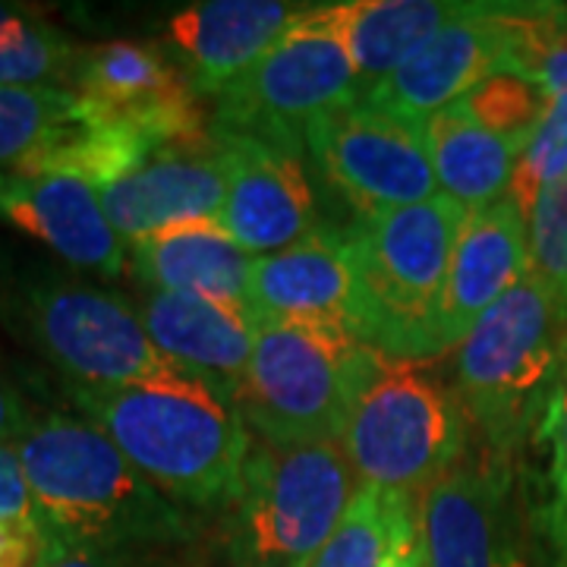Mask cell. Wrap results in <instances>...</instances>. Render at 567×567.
I'll list each match as a JSON object with an SVG mask.
<instances>
[{
  "label": "cell",
  "instance_id": "obj_10",
  "mask_svg": "<svg viewBox=\"0 0 567 567\" xmlns=\"http://www.w3.org/2000/svg\"><path fill=\"white\" fill-rule=\"evenodd\" d=\"M306 148L360 218H379L439 196L425 123L369 99L322 117L306 133Z\"/></svg>",
  "mask_w": 567,
  "mask_h": 567
},
{
  "label": "cell",
  "instance_id": "obj_5",
  "mask_svg": "<svg viewBox=\"0 0 567 567\" xmlns=\"http://www.w3.org/2000/svg\"><path fill=\"white\" fill-rule=\"evenodd\" d=\"M565 344L567 306L527 271L457 347V394L492 454L511 457L536 429Z\"/></svg>",
  "mask_w": 567,
  "mask_h": 567
},
{
  "label": "cell",
  "instance_id": "obj_2",
  "mask_svg": "<svg viewBox=\"0 0 567 567\" xmlns=\"http://www.w3.org/2000/svg\"><path fill=\"white\" fill-rule=\"evenodd\" d=\"M22 473L48 536L92 546H189L193 514L155 488L102 429L48 413L20 442Z\"/></svg>",
  "mask_w": 567,
  "mask_h": 567
},
{
  "label": "cell",
  "instance_id": "obj_7",
  "mask_svg": "<svg viewBox=\"0 0 567 567\" xmlns=\"http://www.w3.org/2000/svg\"><path fill=\"white\" fill-rule=\"evenodd\" d=\"M360 486L341 442L252 439L234 502L230 558L309 567Z\"/></svg>",
  "mask_w": 567,
  "mask_h": 567
},
{
  "label": "cell",
  "instance_id": "obj_30",
  "mask_svg": "<svg viewBox=\"0 0 567 567\" xmlns=\"http://www.w3.org/2000/svg\"><path fill=\"white\" fill-rule=\"evenodd\" d=\"M533 435H536V442H543L548 454V486H551V492H548L543 527H555V524L567 520V344Z\"/></svg>",
  "mask_w": 567,
  "mask_h": 567
},
{
  "label": "cell",
  "instance_id": "obj_17",
  "mask_svg": "<svg viewBox=\"0 0 567 567\" xmlns=\"http://www.w3.org/2000/svg\"><path fill=\"white\" fill-rule=\"evenodd\" d=\"M0 221L13 224L73 268L102 278L123 275L126 244L104 215L99 186L82 177L0 171Z\"/></svg>",
  "mask_w": 567,
  "mask_h": 567
},
{
  "label": "cell",
  "instance_id": "obj_14",
  "mask_svg": "<svg viewBox=\"0 0 567 567\" xmlns=\"http://www.w3.org/2000/svg\"><path fill=\"white\" fill-rule=\"evenodd\" d=\"M507 457L454 466L420 502L429 567H527Z\"/></svg>",
  "mask_w": 567,
  "mask_h": 567
},
{
  "label": "cell",
  "instance_id": "obj_28",
  "mask_svg": "<svg viewBox=\"0 0 567 567\" xmlns=\"http://www.w3.org/2000/svg\"><path fill=\"white\" fill-rule=\"evenodd\" d=\"M529 275L567 306V177L546 186L527 215Z\"/></svg>",
  "mask_w": 567,
  "mask_h": 567
},
{
  "label": "cell",
  "instance_id": "obj_27",
  "mask_svg": "<svg viewBox=\"0 0 567 567\" xmlns=\"http://www.w3.org/2000/svg\"><path fill=\"white\" fill-rule=\"evenodd\" d=\"M461 104L473 121L486 126L488 133L527 152L533 133L543 123L548 99L539 85H533L524 76L498 73L483 85H476L466 99H461Z\"/></svg>",
  "mask_w": 567,
  "mask_h": 567
},
{
  "label": "cell",
  "instance_id": "obj_11",
  "mask_svg": "<svg viewBox=\"0 0 567 567\" xmlns=\"http://www.w3.org/2000/svg\"><path fill=\"white\" fill-rule=\"evenodd\" d=\"M158 152L63 89L0 85V171L73 174L102 189Z\"/></svg>",
  "mask_w": 567,
  "mask_h": 567
},
{
  "label": "cell",
  "instance_id": "obj_16",
  "mask_svg": "<svg viewBox=\"0 0 567 567\" xmlns=\"http://www.w3.org/2000/svg\"><path fill=\"white\" fill-rule=\"evenodd\" d=\"M249 316L252 322L331 324L363 341V290L344 230L322 224L300 244L256 256Z\"/></svg>",
  "mask_w": 567,
  "mask_h": 567
},
{
  "label": "cell",
  "instance_id": "obj_6",
  "mask_svg": "<svg viewBox=\"0 0 567 567\" xmlns=\"http://www.w3.org/2000/svg\"><path fill=\"white\" fill-rule=\"evenodd\" d=\"M0 319L70 385L123 388L177 375L136 306L70 275L13 281L0 293Z\"/></svg>",
  "mask_w": 567,
  "mask_h": 567
},
{
  "label": "cell",
  "instance_id": "obj_3",
  "mask_svg": "<svg viewBox=\"0 0 567 567\" xmlns=\"http://www.w3.org/2000/svg\"><path fill=\"white\" fill-rule=\"evenodd\" d=\"M464 218V208L439 193L344 227L363 290V344L401 363H425L445 353L447 268Z\"/></svg>",
  "mask_w": 567,
  "mask_h": 567
},
{
  "label": "cell",
  "instance_id": "obj_25",
  "mask_svg": "<svg viewBox=\"0 0 567 567\" xmlns=\"http://www.w3.org/2000/svg\"><path fill=\"white\" fill-rule=\"evenodd\" d=\"M82 44L41 13L0 0V85L70 92Z\"/></svg>",
  "mask_w": 567,
  "mask_h": 567
},
{
  "label": "cell",
  "instance_id": "obj_36",
  "mask_svg": "<svg viewBox=\"0 0 567 567\" xmlns=\"http://www.w3.org/2000/svg\"><path fill=\"white\" fill-rule=\"evenodd\" d=\"M388 567H429V561H425L420 511H416V514H410V517L404 520V527H401L398 539H394V548H391Z\"/></svg>",
  "mask_w": 567,
  "mask_h": 567
},
{
  "label": "cell",
  "instance_id": "obj_26",
  "mask_svg": "<svg viewBox=\"0 0 567 567\" xmlns=\"http://www.w3.org/2000/svg\"><path fill=\"white\" fill-rule=\"evenodd\" d=\"M420 502L423 498L360 486L344 520L309 567H388L394 539L406 517L420 511Z\"/></svg>",
  "mask_w": 567,
  "mask_h": 567
},
{
  "label": "cell",
  "instance_id": "obj_18",
  "mask_svg": "<svg viewBox=\"0 0 567 567\" xmlns=\"http://www.w3.org/2000/svg\"><path fill=\"white\" fill-rule=\"evenodd\" d=\"M303 3L287 0H203L183 7L167 25V44L196 95L215 99L244 76L303 20Z\"/></svg>",
  "mask_w": 567,
  "mask_h": 567
},
{
  "label": "cell",
  "instance_id": "obj_34",
  "mask_svg": "<svg viewBox=\"0 0 567 567\" xmlns=\"http://www.w3.org/2000/svg\"><path fill=\"white\" fill-rule=\"evenodd\" d=\"M529 82L539 85L546 92V99L567 92V22L551 35L546 51L539 54V61L529 73Z\"/></svg>",
  "mask_w": 567,
  "mask_h": 567
},
{
  "label": "cell",
  "instance_id": "obj_22",
  "mask_svg": "<svg viewBox=\"0 0 567 567\" xmlns=\"http://www.w3.org/2000/svg\"><path fill=\"white\" fill-rule=\"evenodd\" d=\"M249 256L221 221H189L133 244V271L152 290L193 293L249 312ZM252 319V316H249Z\"/></svg>",
  "mask_w": 567,
  "mask_h": 567
},
{
  "label": "cell",
  "instance_id": "obj_31",
  "mask_svg": "<svg viewBox=\"0 0 567 567\" xmlns=\"http://www.w3.org/2000/svg\"><path fill=\"white\" fill-rule=\"evenodd\" d=\"M189 546H92L48 536L39 567H196L186 558Z\"/></svg>",
  "mask_w": 567,
  "mask_h": 567
},
{
  "label": "cell",
  "instance_id": "obj_33",
  "mask_svg": "<svg viewBox=\"0 0 567 567\" xmlns=\"http://www.w3.org/2000/svg\"><path fill=\"white\" fill-rule=\"evenodd\" d=\"M48 546L41 520H0V567H39Z\"/></svg>",
  "mask_w": 567,
  "mask_h": 567
},
{
  "label": "cell",
  "instance_id": "obj_20",
  "mask_svg": "<svg viewBox=\"0 0 567 567\" xmlns=\"http://www.w3.org/2000/svg\"><path fill=\"white\" fill-rule=\"evenodd\" d=\"M529 271L527 215L514 196L466 212L447 268L442 338L461 347L473 324L514 290Z\"/></svg>",
  "mask_w": 567,
  "mask_h": 567
},
{
  "label": "cell",
  "instance_id": "obj_38",
  "mask_svg": "<svg viewBox=\"0 0 567 567\" xmlns=\"http://www.w3.org/2000/svg\"><path fill=\"white\" fill-rule=\"evenodd\" d=\"M234 567H287V565H275V561H249V558H234Z\"/></svg>",
  "mask_w": 567,
  "mask_h": 567
},
{
  "label": "cell",
  "instance_id": "obj_19",
  "mask_svg": "<svg viewBox=\"0 0 567 567\" xmlns=\"http://www.w3.org/2000/svg\"><path fill=\"white\" fill-rule=\"evenodd\" d=\"M104 215L123 244H140L167 227L218 221L227 199V167L212 152H162L99 189Z\"/></svg>",
  "mask_w": 567,
  "mask_h": 567
},
{
  "label": "cell",
  "instance_id": "obj_15",
  "mask_svg": "<svg viewBox=\"0 0 567 567\" xmlns=\"http://www.w3.org/2000/svg\"><path fill=\"white\" fill-rule=\"evenodd\" d=\"M215 148L227 167V199L218 221L249 256L281 252L322 227L300 155L224 133H215Z\"/></svg>",
  "mask_w": 567,
  "mask_h": 567
},
{
  "label": "cell",
  "instance_id": "obj_24",
  "mask_svg": "<svg viewBox=\"0 0 567 567\" xmlns=\"http://www.w3.org/2000/svg\"><path fill=\"white\" fill-rule=\"evenodd\" d=\"M425 133L439 189H445L447 199H454L464 212L498 203L511 193L524 152L473 121L464 104H451L429 117Z\"/></svg>",
  "mask_w": 567,
  "mask_h": 567
},
{
  "label": "cell",
  "instance_id": "obj_8",
  "mask_svg": "<svg viewBox=\"0 0 567 567\" xmlns=\"http://www.w3.org/2000/svg\"><path fill=\"white\" fill-rule=\"evenodd\" d=\"M341 445L363 486L423 498L464 464L470 416L435 369L388 360L353 406Z\"/></svg>",
  "mask_w": 567,
  "mask_h": 567
},
{
  "label": "cell",
  "instance_id": "obj_23",
  "mask_svg": "<svg viewBox=\"0 0 567 567\" xmlns=\"http://www.w3.org/2000/svg\"><path fill=\"white\" fill-rule=\"evenodd\" d=\"M457 10L461 3L451 0H350L324 7L363 92L404 66L425 41L457 17Z\"/></svg>",
  "mask_w": 567,
  "mask_h": 567
},
{
  "label": "cell",
  "instance_id": "obj_37",
  "mask_svg": "<svg viewBox=\"0 0 567 567\" xmlns=\"http://www.w3.org/2000/svg\"><path fill=\"white\" fill-rule=\"evenodd\" d=\"M548 548H551V561L548 567H567V520L546 527Z\"/></svg>",
  "mask_w": 567,
  "mask_h": 567
},
{
  "label": "cell",
  "instance_id": "obj_13",
  "mask_svg": "<svg viewBox=\"0 0 567 567\" xmlns=\"http://www.w3.org/2000/svg\"><path fill=\"white\" fill-rule=\"evenodd\" d=\"M511 70L507 3H461L423 48L363 99L410 121H429L476 85Z\"/></svg>",
  "mask_w": 567,
  "mask_h": 567
},
{
  "label": "cell",
  "instance_id": "obj_35",
  "mask_svg": "<svg viewBox=\"0 0 567 567\" xmlns=\"http://www.w3.org/2000/svg\"><path fill=\"white\" fill-rule=\"evenodd\" d=\"M29 425H32V416L22 404L20 391L7 382V375L0 369V447L17 445Z\"/></svg>",
  "mask_w": 567,
  "mask_h": 567
},
{
  "label": "cell",
  "instance_id": "obj_29",
  "mask_svg": "<svg viewBox=\"0 0 567 567\" xmlns=\"http://www.w3.org/2000/svg\"><path fill=\"white\" fill-rule=\"evenodd\" d=\"M561 177H567V92L548 99L543 123L533 133L527 152L520 155L507 196H514L520 212L529 215L536 196Z\"/></svg>",
  "mask_w": 567,
  "mask_h": 567
},
{
  "label": "cell",
  "instance_id": "obj_4",
  "mask_svg": "<svg viewBox=\"0 0 567 567\" xmlns=\"http://www.w3.org/2000/svg\"><path fill=\"white\" fill-rule=\"evenodd\" d=\"M385 363V353L331 324L256 322L234 404L252 439L341 442L353 406Z\"/></svg>",
  "mask_w": 567,
  "mask_h": 567
},
{
  "label": "cell",
  "instance_id": "obj_1",
  "mask_svg": "<svg viewBox=\"0 0 567 567\" xmlns=\"http://www.w3.org/2000/svg\"><path fill=\"white\" fill-rule=\"evenodd\" d=\"M63 391L171 502L234 507L252 442L234 401L181 372L123 388L63 382Z\"/></svg>",
  "mask_w": 567,
  "mask_h": 567
},
{
  "label": "cell",
  "instance_id": "obj_9",
  "mask_svg": "<svg viewBox=\"0 0 567 567\" xmlns=\"http://www.w3.org/2000/svg\"><path fill=\"white\" fill-rule=\"evenodd\" d=\"M363 95V82L324 7H309L262 61L215 95L212 130L300 155L316 123Z\"/></svg>",
  "mask_w": 567,
  "mask_h": 567
},
{
  "label": "cell",
  "instance_id": "obj_12",
  "mask_svg": "<svg viewBox=\"0 0 567 567\" xmlns=\"http://www.w3.org/2000/svg\"><path fill=\"white\" fill-rule=\"evenodd\" d=\"M73 95L102 111L162 152H212V117L203 111L196 89L181 63L162 48L142 41L82 44L73 73Z\"/></svg>",
  "mask_w": 567,
  "mask_h": 567
},
{
  "label": "cell",
  "instance_id": "obj_32",
  "mask_svg": "<svg viewBox=\"0 0 567 567\" xmlns=\"http://www.w3.org/2000/svg\"><path fill=\"white\" fill-rule=\"evenodd\" d=\"M39 511L22 473L17 445L0 447V520H35Z\"/></svg>",
  "mask_w": 567,
  "mask_h": 567
},
{
  "label": "cell",
  "instance_id": "obj_21",
  "mask_svg": "<svg viewBox=\"0 0 567 567\" xmlns=\"http://www.w3.org/2000/svg\"><path fill=\"white\" fill-rule=\"evenodd\" d=\"M140 312L145 331L177 372L227 401L237 398L256 344V322L249 312L167 290H148Z\"/></svg>",
  "mask_w": 567,
  "mask_h": 567
}]
</instances>
